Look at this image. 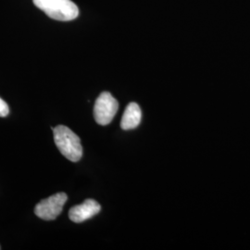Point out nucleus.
Here are the masks:
<instances>
[{"mask_svg":"<svg viewBox=\"0 0 250 250\" xmlns=\"http://www.w3.org/2000/svg\"><path fill=\"white\" fill-rule=\"evenodd\" d=\"M9 108L8 104L0 99V117H6L9 115Z\"/></svg>","mask_w":250,"mask_h":250,"instance_id":"7","label":"nucleus"},{"mask_svg":"<svg viewBox=\"0 0 250 250\" xmlns=\"http://www.w3.org/2000/svg\"><path fill=\"white\" fill-rule=\"evenodd\" d=\"M34 4L43 10L49 18L69 21L79 15L78 7L72 0H33Z\"/></svg>","mask_w":250,"mask_h":250,"instance_id":"2","label":"nucleus"},{"mask_svg":"<svg viewBox=\"0 0 250 250\" xmlns=\"http://www.w3.org/2000/svg\"><path fill=\"white\" fill-rule=\"evenodd\" d=\"M54 141L63 156L72 162H77L83 156L80 138L70 128L59 125L53 129Z\"/></svg>","mask_w":250,"mask_h":250,"instance_id":"1","label":"nucleus"},{"mask_svg":"<svg viewBox=\"0 0 250 250\" xmlns=\"http://www.w3.org/2000/svg\"><path fill=\"white\" fill-rule=\"evenodd\" d=\"M101 209L99 203L94 199H86L81 205L74 206L69 211V217L73 223L81 224L98 214Z\"/></svg>","mask_w":250,"mask_h":250,"instance_id":"5","label":"nucleus"},{"mask_svg":"<svg viewBox=\"0 0 250 250\" xmlns=\"http://www.w3.org/2000/svg\"><path fill=\"white\" fill-rule=\"evenodd\" d=\"M142 111L136 103H130L126 108L122 118L121 127L124 130H132L136 128L141 123Z\"/></svg>","mask_w":250,"mask_h":250,"instance_id":"6","label":"nucleus"},{"mask_svg":"<svg viewBox=\"0 0 250 250\" xmlns=\"http://www.w3.org/2000/svg\"><path fill=\"white\" fill-rule=\"evenodd\" d=\"M68 197L65 193H58L41 200L35 208V213L45 221L55 220L62 213Z\"/></svg>","mask_w":250,"mask_h":250,"instance_id":"4","label":"nucleus"},{"mask_svg":"<svg viewBox=\"0 0 250 250\" xmlns=\"http://www.w3.org/2000/svg\"><path fill=\"white\" fill-rule=\"evenodd\" d=\"M118 108L119 103L110 93H101L96 100L94 107L96 122L100 125H109L116 115Z\"/></svg>","mask_w":250,"mask_h":250,"instance_id":"3","label":"nucleus"}]
</instances>
